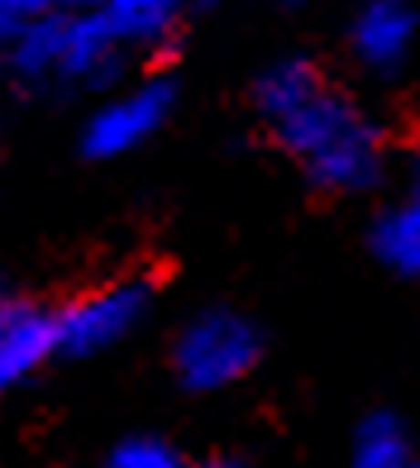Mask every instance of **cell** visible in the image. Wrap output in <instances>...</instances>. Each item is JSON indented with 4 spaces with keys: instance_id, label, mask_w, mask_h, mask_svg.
<instances>
[{
    "instance_id": "obj_5",
    "label": "cell",
    "mask_w": 420,
    "mask_h": 468,
    "mask_svg": "<svg viewBox=\"0 0 420 468\" xmlns=\"http://www.w3.org/2000/svg\"><path fill=\"white\" fill-rule=\"evenodd\" d=\"M420 48V5L415 0H353L344 19V58L363 81L392 87L402 81Z\"/></svg>"
},
{
    "instance_id": "obj_11",
    "label": "cell",
    "mask_w": 420,
    "mask_h": 468,
    "mask_svg": "<svg viewBox=\"0 0 420 468\" xmlns=\"http://www.w3.org/2000/svg\"><path fill=\"white\" fill-rule=\"evenodd\" d=\"M100 468H192V459L182 454V444H173L167 435L153 431H139V435H124L105 450Z\"/></svg>"
},
{
    "instance_id": "obj_8",
    "label": "cell",
    "mask_w": 420,
    "mask_h": 468,
    "mask_svg": "<svg viewBox=\"0 0 420 468\" xmlns=\"http://www.w3.org/2000/svg\"><path fill=\"white\" fill-rule=\"evenodd\" d=\"M53 358H58V315H53V302L34 296V306L19 315V325L0 339V401L19 388H29Z\"/></svg>"
},
{
    "instance_id": "obj_15",
    "label": "cell",
    "mask_w": 420,
    "mask_h": 468,
    "mask_svg": "<svg viewBox=\"0 0 420 468\" xmlns=\"http://www.w3.org/2000/svg\"><path fill=\"white\" fill-rule=\"evenodd\" d=\"M19 292H25V287H19V282L10 278V272H0V306H5V302H15Z\"/></svg>"
},
{
    "instance_id": "obj_2",
    "label": "cell",
    "mask_w": 420,
    "mask_h": 468,
    "mask_svg": "<svg viewBox=\"0 0 420 468\" xmlns=\"http://www.w3.org/2000/svg\"><path fill=\"white\" fill-rule=\"evenodd\" d=\"M268 358V330L229 302L196 306L167 345V373L186 397H215L254 378Z\"/></svg>"
},
{
    "instance_id": "obj_9",
    "label": "cell",
    "mask_w": 420,
    "mask_h": 468,
    "mask_svg": "<svg viewBox=\"0 0 420 468\" xmlns=\"http://www.w3.org/2000/svg\"><path fill=\"white\" fill-rule=\"evenodd\" d=\"M363 244L373 263L396 282H420V210L411 201H387L368 216Z\"/></svg>"
},
{
    "instance_id": "obj_13",
    "label": "cell",
    "mask_w": 420,
    "mask_h": 468,
    "mask_svg": "<svg viewBox=\"0 0 420 468\" xmlns=\"http://www.w3.org/2000/svg\"><path fill=\"white\" fill-rule=\"evenodd\" d=\"M29 306H34V292H19L15 302H5V306H0V339H5V335L19 325V315H25Z\"/></svg>"
},
{
    "instance_id": "obj_6",
    "label": "cell",
    "mask_w": 420,
    "mask_h": 468,
    "mask_svg": "<svg viewBox=\"0 0 420 468\" xmlns=\"http://www.w3.org/2000/svg\"><path fill=\"white\" fill-rule=\"evenodd\" d=\"M68 29H72V10L53 5L15 34V44L5 48V87L15 96H29V101L53 96L62 53H68Z\"/></svg>"
},
{
    "instance_id": "obj_4",
    "label": "cell",
    "mask_w": 420,
    "mask_h": 468,
    "mask_svg": "<svg viewBox=\"0 0 420 468\" xmlns=\"http://www.w3.org/2000/svg\"><path fill=\"white\" fill-rule=\"evenodd\" d=\"M177 105H182L177 68H143L120 91L100 96L91 105V115L81 120L77 130L81 163H120L139 154V148H149L177 120Z\"/></svg>"
},
{
    "instance_id": "obj_7",
    "label": "cell",
    "mask_w": 420,
    "mask_h": 468,
    "mask_svg": "<svg viewBox=\"0 0 420 468\" xmlns=\"http://www.w3.org/2000/svg\"><path fill=\"white\" fill-rule=\"evenodd\" d=\"M105 19L124 48L143 68H173L182 25L192 19V0H105Z\"/></svg>"
},
{
    "instance_id": "obj_16",
    "label": "cell",
    "mask_w": 420,
    "mask_h": 468,
    "mask_svg": "<svg viewBox=\"0 0 420 468\" xmlns=\"http://www.w3.org/2000/svg\"><path fill=\"white\" fill-rule=\"evenodd\" d=\"M272 5H278L282 15H301V10H310L315 0H272Z\"/></svg>"
},
{
    "instance_id": "obj_17",
    "label": "cell",
    "mask_w": 420,
    "mask_h": 468,
    "mask_svg": "<svg viewBox=\"0 0 420 468\" xmlns=\"http://www.w3.org/2000/svg\"><path fill=\"white\" fill-rule=\"evenodd\" d=\"M53 5H62V10H96V5H105V0H53Z\"/></svg>"
},
{
    "instance_id": "obj_18",
    "label": "cell",
    "mask_w": 420,
    "mask_h": 468,
    "mask_svg": "<svg viewBox=\"0 0 420 468\" xmlns=\"http://www.w3.org/2000/svg\"><path fill=\"white\" fill-rule=\"evenodd\" d=\"M411 468H420V459H415V463H411Z\"/></svg>"
},
{
    "instance_id": "obj_10",
    "label": "cell",
    "mask_w": 420,
    "mask_h": 468,
    "mask_svg": "<svg viewBox=\"0 0 420 468\" xmlns=\"http://www.w3.org/2000/svg\"><path fill=\"white\" fill-rule=\"evenodd\" d=\"M415 459V435L402 411L373 407L359 416L349 440V468H411Z\"/></svg>"
},
{
    "instance_id": "obj_1",
    "label": "cell",
    "mask_w": 420,
    "mask_h": 468,
    "mask_svg": "<svg viewBox=\"0 0 420 468\" xmlns=\"http://www.w3.org/2000/svg\"><path fill=\"white\" fill-rule=\"evenodd\" d=\"M248 115L315 197L363 201L392 182L402 134L320 53H272L248 77Z\"/></svg>"
},
{
    "instance_id": "obj_12",
    "label": "cell",
    "mask_w": 420,
    "mask_h": 468,
    "mask_svg": "<svg viewBox=\"0 0 420 468\" xmlns=\"http://www.w3.org/2000/svg\"><path fill=\"white\" fill-rule=\"evenodd\" d=\"M402 201H411L415 210H420V130L411 134V144H406V197Z\"/></svg>"
},
{
    "instance_id": "obj_14",
    "label": "cell",
    "mask_w": 420,
    "mask_h": 468,
    "mask_svg": "<svg viewBox=\"0 0 420 468\" xmlns=\"http://www.w3.org/2000/svg\"><path fill=\"white\" fill-rule=\"evenodd\" d=\"M192 468H248L239 454H210V459H196Z\"/></svg>"
},
{
    "instance_id": "obj_3",
    "label": "cell",
    "mask_w": 420,
    "mask_h": 468,
    "mask_svg": "<svg viewBox=\"0 0 420 468\" xmlns=\"http://www.w3.org/2000/svg\"><path fill=\"white\" fill-rule=\"evenodd\" d=\"M158 296H163V272L158 268H130V272H115V278L91 282V287L53 302L58 358L87 364V358L120 349L153 315Z\"/></svg>"
}]
</instances>
